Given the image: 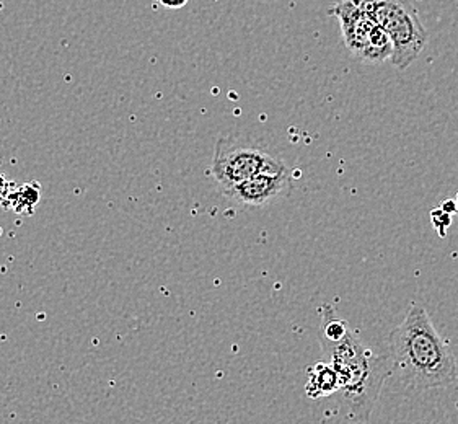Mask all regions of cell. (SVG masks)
<instances>
[{
    "mask_svg": "<svg viewBox=\"0 0 458 424\" xmlns=\"http://www.w3.org/2000/svg\"><path fill=\"white\" fill-rule=\"evenodd\" d=\"M394 370L414 392L452 386L458 377L457 360L421 305H411L390 336Z\"/></svg>",
    "mask_w": 458,
    "mask_h": 424,
    "instance_id": "obj_1",
    "label": "cell"
},
{
    "mask_svg": "<svg viewBox=\"0 0 458 424\" xmlns=\"http://www.w3.org/2000/svg\"><path fill=\"white\" fill-rule=\"evenodd\" d=\"M325 360L338 372V394L349 420L369 421L386 378L394 374L388 356H377L352 330L336 343H321Z\"/></svg>",
    "mask_w": 458,
    "mask_h": 424,
    "instance_id": "obj_2",
    "label": "cell"
},
{
    "mask_svg": "<svg viewBox=\"0 0 458 424\" xmlns=\"http://www.w3.org/2000/svg\"><path fill=\"white\" fill-rule=\"evenodd\" d=\"M366 12L392 41V64L404 71L420 57L428 30L422 25L420 12L410 0H352Z\"/></svg>",
    "mask_w": 458,
    "mask_h": 424,
    "instance_id": "obj_3",
    "label": "cell"
},
{
    "mask_svg": "<svg viewBox=\"0 0 458 424\" xmlns=\"http://www.w3.org/2000/svg\"><path fill=\"white\" fill-rule=\"evenodd\" d=\"M328 13L338 20L343 39L359 61L380 64L392 57L388 35L352 0H335Z\"/></svg>",
    "mask_w": 458,
    "mask_h": 424,
    "instance_id": "obj_4",
    "label": "cell"
},
{
    "mask_svg": "<svg viewBox=\"0 0 458 424\" xmlns=\"http://www.w3.org/2000/svg\"><path fill=\"white\" fill-rule=\"evenodd\" d=\"M285 168L287 165L283 160L269 156L261 148H242L220 139L212 158L211 174L220 190L227 194L251 176L263 172H281Z\"/></svg>",
    "mask_w": 458,
    "mask_h": 424,
    "instance_id": "obj_5",
    "label": "cell"
},
{
    "mask_svg": "<svg viewBox=\"0 0 458 424\" xmlns=\"http://www.w3.org/2000/svg\"><path fill=\"white\" fill-rule=\"evenodd\" d=\"M293 190V176L289 168L281 172H263L251 176L243 183L230 190L227 196L242 206L259 208L284 198Z\"/></svg>",
    "mask_w": 458,
    "mask_h": 424,
    "instance_id": "obj_6",
    "label": "cell"
},
{
    "mask_svg": "<svg viewBox=\"0 0 458 424\" xmlns=\"http://www.w3.org/2000/svg\"><path fill=\"white\" fill-rule=\"evenodd\" d=\"M339 377L338 372L331 366L330 362L321 360L309 369V380L305 392L312 400L328 398L338 394Z\"/></svg>",
    "mask_w": 458,
    "mask_h": 424,
    "instance_id": "obj_7",
    "label": "cell"
},
{
    "mask_svg": "<svg viewBox=\"0 0 458 424\" xmlns=\"http://www.w3.org/2000/svg\"><path fill=\"white\" fill-rule=\"evenodd\" d=\"M39 196L41 191L37 183H28V185L15 186V188L10 185L9 191L2 198L0 203L10 211L31 214L37 209Z\"/></svg>",
    "mask_w": 458,
    "mask_h": 424,
    "instance_id": "obj_8",
    "label": "cell"
},
{
    "mask_svg": "<svg viewBox=\"0 0 458 424\" xmlns=\"http://www.w3.org/2000/svg\"><path fill=\"white\" fill-rule=\"evenodd\" d=\"M349 332L348 323L339 318L335 309L331 305H323V315H321L320 342L336 343L346 336Z\"/></svg>",
    "mask_w": 458,
    "mask_h": 424,
    "instance_id": "obj_9",
    "label": "cell"
},
{
    "mask_svg": "<svg viewBox=\"0 0 458 424\" xmlns=\"http://www.w3.org/2000/svg\"><path fill=\"white\" fill-rule=\"evenodd\" d=\"M431 219L434 227L439 231L440 235L445 237V232H447L450 224H452V214L439 208V209H434V211L431 212Z\"/></svg>",
    "mask_w": 458,
    "mask_h": 424,
    "instance_id": "obj_10",
    "label": "cell"
},
{
    "mask_svg": "<svg viewBox=\"0 0 458 424\" xmlns=\"http://www.w3.org/2000/svg\"><path fill=\"white\" fill-rule=\"evenodd\" d=\"M162 7H165L168 10H178L183 9L184 5L190 2V0H157Z\"/></svg>",
    "mask_w": 458,
    "mask_h": 424,
    "instance_id": "obj_11",
    "label": "cell"
},
{
    "mask_svg": "<svg viewBox=\"0 0 458 424\" xmlns=\"http://www.w3.org/2000/svg\"><path fill=\"white\" fill-rule=\"evenodd\" d=\"M10 185L12 183H10L9 180L0 174V201H2V198L5 196V193L9 191Z\"/></svg>",
    "mask_w": 458,
    "mask_h": 424,
    "instance_id": "obj_12",
    "label": "cell"
},
{
    "mask_svg": "<svg viewBox=\"0 0 458 424\" xmlns=\"http://www.w3.org/2000/svg\"><path fill=\"white\" fill-rule=\"evenodd\" d=\"M444 211L450 212V214H454L455 212V201L454 199H449V201H444L442 206H440Z\"/></svg>",
    "mask_w": 458,
    "mask_h": 424,
    "instance_id": "obj_13",
    "label": "cell"
},
{
    "mask_svg": "<svg viewBox=\"0 0 458 424\" xmlns=\"http://www.w3.org/2000/svg\"><path fill=\"white\" fill-rule=\"evenodd\" d=\"M454 201H455V212H457V214H458V194H457V198H455V199H454Z\"/></svg>",
    "mask_w": 458,
    "mask_h": 424,
    "instance_id": "obj_14",
    "label": "cell"
}]
</instances>
